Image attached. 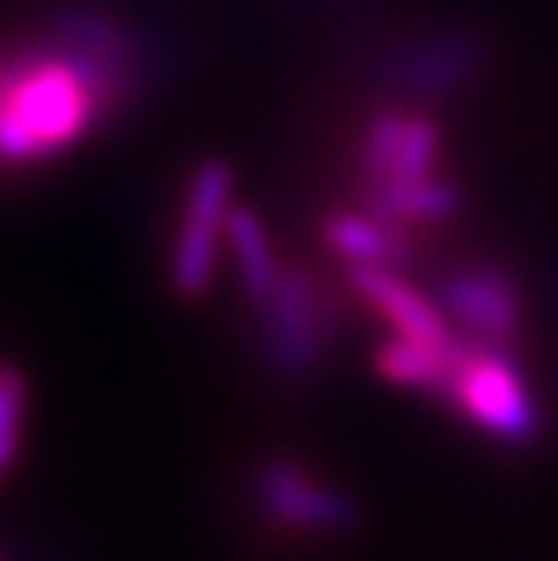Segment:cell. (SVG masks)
I'll return each instance as SVG.
<instances>
[{
	"label": "cell",
	"instance_id": "obj_6",
	"mask_svg": "<svg viewBox=\"0 0 558 561\" xmlns=\"http://www.w3.org/2000/svg\"><path fill=\"white\" fill-rule=\"evenodd\" d=\"M260 504L270 518L296 531H343L361 522L357 501L317 481L293 461H273L263 468Z\"/></svg>",
	"mask_w": 558,
	"mask_h": 561
},
{
	"label": "cell",
	"instance_id": "obj_15",
	"mask_svg": "<svg viewBox=\"0 0 558 561\" xmlns=\"http://www.w3.org/2000/svg\"><path fill=\"white\" fill-rule=\"evenodd\" d=\"M27 390L14 367L0 364V478H4L21 447V424H24Z\"/></svg>",
	"mask_w": 558,
	"mask_h": 561
},
{
	"label": "cell",
	"instance_id": "obj_1",
	"mask_svg": "<svg viewBox=\"0 0 558 561\" xmlns=\"http://www.w3.org/2000/svg\"><path fill=\"white\" fill-rule=\"evenodd\" d=\"M98 98L81 71L61 58H44L11 75L0 115V159L27 162L65 148L94 118Z\"/></svg>",
	"mask_w": 558,
	"mask_h": 561
},
{
	"label": "cell",
	"instance_id": "obj_10",
	"mask_svg": "<svg viewBox=\"0 0 558 561\" xmlns=\"http://www.w3.org/2000/svg\"><path fill=\"white\" fill-rule=\"evenodd\" d=\"M327 245L337 252L346 266H380L400 270L408 266V242L397 226L364 213H340L327 222Z\"/></svg>",
	"mask_w": 558,
	"mask_h": 561
},
{
	"label": "cell",
	"instance_id": "obj_2",
	"mask_svg": "<svg viewBox=\"0 0 558 561\" xmlns=\"http://www.w3.org/2000/svg\"><path fill=\"white\" fill-rule=\"evenodd\" d=\"M451 343L454 370L441 397L462 407L468 421L485 434L509 444H528L538 434V407L512 356L501 350L504 343L471 333L451 336Z\"/></svg>",
	"mask_w": 558,
	"mask_h": 561
},
{
	"label": "cell",
	"instance_id": "obj_3",
	"mask_svg": "<svg viewBox=\"0 0 558 561\" xmlns=\"http://www.w3.org/2000/svg\"><path fill=\"white\" fill-rule=\"evenodd\" d=\"M232 172L223 162H202L189 182L185 216L172 249V286L182 296H202L213 283L219 239L232 213Z\"/></svg>",
	"mask_w": 558,
	"mask_h": 561
},
{
	"label": "cell",
	"instance_id": "obj_12",
	"mask_svg": "<svg viewBox=\"0 0 558 561\" xmlns=\"http://www.w3.org/2000/svg\"><path fill=\"white\" fill-rule=\"evenodd\" d=\"M226 242L232 249V263L239 270V279H242V289L249 293V299L270 302V296L276 293V286L283 279V266L276 263L273 242H270L260 216L246 206H232L229 222H226Z\"/></svg>",
	"mask_w": 558,
	"mask_h": 561
},
{
	"label": "cell",
	"instance_id": "obj_5",
	"mask_svg": "<svg viewBox=\"0 0 558 561\" xmlns=\"http://www.w3.org/2000/svg\"><path fill=\"white\" fill-rule=\"evenodd\" d=\"M266 306V356L280 377L307 380L320 360L323 320L310 276L303 270H283V279Z\"/></svg>",
	"mask_w": 558,
	"mask_h": 561
},
{
	"label": "cell",
	"instance_id": "obj_7",
	"mask_svg": "<svg viewBox=\"0 0 558 561\" xmlns=\"http://www.w3.org/2000/svg\"><path fill=\"white\" fill-rule=\"evenodd\" d=\"M346 283L371 310L384 317L387 327H394L397 336L421 340V343H444L451 336V320L441 306L414 289L397 270L380 266H346Z\"/></svg>",
	"mask_w": 558,
	"mask_h": 561
},
{
	"label": "cell",
	"instance_id": "obj_11",
	"mask_svg": "<svg viewBox=\"0 0 558 561\" xmlns=\"http://www.w3.org/2000/svg\"><path fill=\"white\" fill-rule=\"evenodd\" d=\"M451 336L444 343H421V340H408V336H394V340L380 343L377 356H374L377 374L397 387L444 393L451 370H454Z\"/></svg>",
	"mask_w": 558,
	"mask_h": 561
},
{
	"label": "cell",
	"instance_id": "obj_16",
	"mask_svg": "<svg viewBox=\"0 0 558 561\" xmlns=\"http://www.w3.org/2000/svg\"><path fill=\"white\" fill-rule=\"evenodd\" d=\"M8 84H11V75L0 68V91H8Z\"/></svg>",
	"mask_w": 558,
	"mask_h": 561
},
{
	"label": "cell",
	"instance_id": "obj_13",
	"mask_svg": "<svg viewBox=\"0 0 558 561\" xmlns=\"http://www.w3.org/2000/svg\"><path fill=\"white\" fill-rule=\"evenodd\" d=\"M441 148H444V135H441L437 122L431 115H411L408 128H403L397 156H394V165L384 182H418V179L437 175ZM384 182H377V185H384Z\"/></svg>",
	"mask_w": 558,
	"mask_h": 561
},
{
	"label": "cell",
	"instance_id": "obj_8",
	"mask_svg": "<svg viewBox=\"0 0 558 561\" xmlns=\"http://www.w3.org/2000/svg\"><path fill=\"white\" fill-rule=\"evenodd\" d=\"M478 65V50L471 37H434L414 44L408 55L397 61L394 81L411 98H444L447 91L462 88Z\"/></svg>",
	"mask_w": 558,
	"mask_h": 561
},
{
	"label": "cell",
	"instance_id": "obj_9",
	"mask_svg": "<svg viewBox=\"0 0 558 561\" xmlns=\"http://www.w3.org/2000/svg\"><path fill=\"white\" fill-rule=\"evenodd\" d=\"M462 209V188L431 175L418 182H384L371 185L367 192V213L384 219L387 226H424V222H444Z\"/></svg>",
	"mask_w": 558,
	"mask_h": 561
},
{
	"label": "cell",
	"instance_id": "obj_14",
	"mask_svg": "<svg viewBox=\"0 0 558 561\" xmlns=\"http://www.w3.org/2000/svg\"><path fill=\"white\" fill-rule=\"evenodd\" d=\"M408 118L411 115H400V112H380L371 118L364 131V151H361V169H364L367 185H377L387 179L394 156L400 148V138H403V128H408Z\"/></svg>",
	"mask_w": 558,
	"mask_h": 561
},
{
	"label": "cell",
	"instance_id": "obj_4",
	"mask_svg": "<svg viewBox=\"0 0 558 561\" xmlns=\"http://www.w3.org/2000/svg\"><path fill=\"white\" fill-rule=\"evenodd\" d=\"M437 306L454 327L491 343H509L525 320L515 279L481 263L447 273L437 283Z\"/></svg>",
	"mask_w": 558,
	"mask_h": 561
}]
</instances>
